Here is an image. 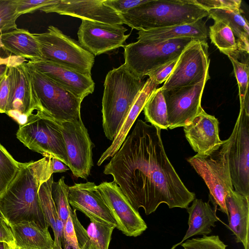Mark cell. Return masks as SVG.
Masks as SVG:
<instances>
[{
	"instance_id": "obj_16",
	"label": "cell",
	"mask_w": 249,
	"mask_h": 249,
	"mask_svg": "<svg viewBox=\"0 0 249 249\" xmlns=\"http://www.w3.org/2000/svg\"><path fill=\"white\" fill-rule=\"evenodd\" d=\"M9 95L5 113L18 111L29 117L34 112L43 111L34 88L26 62L8 66Z\"/></svg>"
},
{
	"instance_id": "obj_14",
	"label": "cell",
	"mask_w": 249,
	"mask_h": 249,
	"mask_svg": "<svg viewBox=\"0 0 249 249\" xmlns=\"http://www.w3.org/2000/svg\"><path fill=\"white\" fill-rule=\"evenodd\" d=\"M97 187L116 220V228L123 233L137 237L147 229V225L139 212L115 182H103Z\"/></svg>"
},
{
	"instance_id": "obj_48",
	"label": "cell",
	"mask_w": 249,
	"mask_h": 249,
	"mask_svg": "<svg viewBox=\"0 0 249 249\" xmlns=\"http://www.w3.org/2000/svg\"><path fill=\"white\" fill-rule=\"evenodd\" d=\"M82 249H97L89 240L86 242Z\"/></svg>"
},
{
	"instance_id": "obj_33",
	"label": "cell",
	"mask_w": 249,
	"mask_h": 249,
	"mask_svg": "<svg viewBox=\"0 0 249 249\" xmlns=\"http://www.w3.org/2000/svg\"><path fill=\"white\" fill-rule=\"evenodd\" d=\"M17 161L0 143V195L6 189L19 169Z\"/></svg>"
},
{
	"instance_id": "obj_13",
	"label": "cell",
	"mask_w": 249,
	"mask_h": 249,
	"mask_svg": "<svg viewBox=\"0 0 249 249\" xmlns=\"http://www.w3.org/2000/svg\"><path fill=\"white\" fill-rule=\"evenodd\" d=\"M210 79L206 77L195 84L175 89H162L169 129L184 126L200 112L204 89Z\"/></svg>"
},
{
	"instance_id": "obj_54",
	"label": "cell",
	"mask_w": 249,
	"mask_h": 249,
	"mask_svg": "<svg viewBox=\"0 0 249 249\" xmlns=\"http://www.w3.org/2000/svg\"><path fill=\"white\" fill-rule=\"evenodd\" d=\"M0 217H2L1 216V214H0Z\"/></svg>"
},
{
	"instance_id": "obj_10",
	"label": "cell",
	"mask_w": 249,
	"mask_h": 249,
	"mask_svg": "<svg viewBox=\"0 0 249 249\" xmlns=\"http://www.w3.org/2000/svg\"><path fill=\"white\" fill-rule=\"evenodd\" d=\"M26 65L43 111L60 123L81 120L80 108L83 100Z\"/></svg>"
},
{
	"instance_id": "obj_24",
	"label": "cell",
	"mask_w": 249,
	"mask_h": 249,
	"mask_svg": "<svg viewBox=\"0 0 249 249\" xmlns=\"http://www.w3.org/2000/svg\"><path fill=\"white\" fill-rule=\"evenodd\" d=\"M14 244L19 249H52L53 240L48 228L33 221H23L10 226Z\"/></svg>"
},
{
	"instance_id": "obj_29",
	"label": "cell",
	"mask_w": 249,
	"mask_h": 249,
	"mask_svg": "<svg viewBox=\"0 0 249 249\" xmlns=\"http://www.w3.org/2000/svg\"><path fill=\"white\" fill-rule=\"evenodd\" d=\"M143 110L146 122L160 130L169 128L167 107L161 87L153 92Z\"/></svg>"
},
{
	"instance_id": "obj_7",
	"label": "cell",
	"mask_w": 249,
	"mask_h": 249,
	"mask_svg": "<svg viewBox=\"0 0 249 249\" xmlns=\"http://www.w3.org/2000/svg\"><path fill=\"white\" fill-rule=\"evenodd\" d=\"M39 44L43 60L91 76L95 56L78 41L49 26L43 33L34 34Z\"/></svg>"
},
{
	"instance_id": "obj_11",
	"label": "cell",
	"mask_w": 249,
	"mask_h": 249,
	"mask_svg": "<svg viewBox=\"0 0 249 249\" xmlns=\"http://www.w3.org/2000/svg\"><path fill=\"white\" fill-rule=\"evenodd\" d=\"M208 48L206 40L193 39L182 51L172 72L161 87L162 89L194 85L210 77Z\"/></svg>"
},
{
	"instance_id": "obj_4",
	"label": "cell",
	"mask_w": 249,
	"mask_h": 249,
	"mask_svg": "<svg viewBox=\"0 0 249 249\" xmlns=\"http://www.w3.org/2000/svg\"><path fill=\"white\" fill-rule=\"evenodd\" d=\"M120 15L132 29L148 30L192 23L208 16V12L193 0H148Z\"/></svg>"
},
{
	"instance_id": "obj_44",
	"label": "cell",
	"mask_w": 249,
	"mask_h": 249,
	"mask_svg": "<svg viewBox=\"0 0 249 249\" xmlns=\"http://www.w3.org/2000/svg\"><path fill=\"white\" fill-rule=\"evenodd\" d=\"M26 62V59L15 55H9L5 58L0 56V65H5L8 66H16Z\"/></svg>"
},
{
	"instance_id": "obj_15",
	"label": "cell",
	"mask_w": 249,
	"mask_h": 249,
	"mask_svg": "<svg viewBox=\"0 0 249 249\" xmlns=\"http://www.w3.org/2000/svg\"><path fill=\"white\" fill-rule=\"evenodd\" d=\"M82 22L77 32L78 42L94 56L124 46L129 36L123 24H111L87 19Z\"/></svg>"
},
{
	"instance_id": "obj_38",
	"label": "cell",
	"mask_w": 249,
	"mask_h": 249,
	"mask_svg": "<svg viewBox=\"0 0 249 249\" xmlns=\"http://www.w3.org/2000/svg\"><path fill=\"white\" fill-rule=\"evenodd\" d=\"M197 5L205 9H240V0H193Z\"/></svg>"
},
{
	"instance_id": "obj_31",
	"label": "cell",
	"mask_w": 249,
	"mask_h": 249,
	"mask_svg": "<svg viewBox=\"0 0 249 249\" xmlns=\"http://www.w3.org/2000/svg\"><path fill=\"white\" fill-rule=\"evenodd\" d=\"M214 21L208 31L212 42L221 52L237 50L236 39L231 28L221 21Z\"/></svg>"
},
{
	"instance_id": "obj_18",
	"label": "cell",
	"mask_w": 249,
	"mask_h": 249,
	"mask_svg": "<svg viewBox=\"0 0 249 249\" xmlns=\"http://www.w3.org/2000/svg\"><path fill=\"white\" fill-rule=\"evenodd\" d=\"M40 11L107 24H124L120 14L106 5L104 0H57Z\"/></svg>"
},
{
	"instance_id": "obj_17",
	"label": "cell",
	"mask_w": 249,
	"mask_h": 249,
	"mask_svg": "<svg viewBox=\"0 0 249 249\" xmlns=\"http://www.w3.org/2000/svg\"><path fill=\"white\" fill-rule=\"evenodd\" d=\"M68 200L74 210L83 213L90 221L117 227L116 220L94 182L87 181L69 186Z\"/></svg>"
},
{
	"instance_id": "obj_1",
	"label": "cell",
	"mask_w": 249,
	"mask_h": 249,
	"mask_svg": "<svg viewBox=\"0 0 249 249\" xmlns=\"http://www.w3.org/2000/svg\"><path fill=\"white\" fill-rule=\"evenodd\" d=\"M132 206L146 215L161 203L187 209L196 198L185 186L165 151L161 130L138 120L121 147L104 168Z\"/></svg>"
},
{
	"instance_id": "obj_12",
	"label": "cell",
	"mask_w": 249,
	"mask_h": 249,
	"mask_svg": "<svg viewBox=\"0 0 249 249\" xmlns=\"http://www.w3.org/2000/svg\"><path fill=\"white\" fill-rule=\"evenodd\" d=\"M68 160L67 166L76 178L87 179L93 165L94 146L82 120L61 123Z\"/></svg>"
},
{
	"instance_id": "obj_22",
	"label": "cell",
	"mask_w": 249,
	"mask_h": 249,
	"mask_svg": "<svg viewBox=\"0 0 249 249\" xmlns=\"http://www.w3.org/2000/svg\"><path fill=\"white\" fill-rule=\"evenodd\" d=\"M158 86V85L151 78L149 77L145 81L118 134L114 137L110 145L99 159L97 163L98 166H100L107 159L112 158L119 150L138 116L143 110L148 98Z\"/></svg>"
},
{
	"instance_id": "obj_25",
	"label": "cell",
	"mask_w": 249,
	"mask_h": 249,
	"mask_svg": "<svg viewBox=\"0 0 249 249\" xmlns=\"http://www.w3.org/2000/svg\"><path fill=\"white\" fill-rule=\"evenodd\" d=\"M138 38L156 41H164L180 38H191L206 40L208 31L205 22L200 19L196 22L176 25L148 30H139Z\"/></svg>"
},
{
	"instance_id": "obj_37",
	"label": "cell",
	"mask_w": 249,
	"mask_h": 249,
	"mask_svg": "<svg viewBox=\"0 0 249 249\" xmlns=\"http://www.w3.org/2000/svg\"><path fill=\"white\" fill-rule=\"evenodd\" d=\"M17 12L20 15L33 13L55 3L57 0H14Z\"/></svg>"
},
{
	"instance_id": "obj_35",
	"label": "cell",
	"mask_w": 249,
	"mask_h": 249,
	"mask_svg": "<svg viewBox=\"0 0 249 249\" xmlns=\"http://www.w3.org/2000/svg\"><path fill=\"white\" fill-rule=\"evenodd\" d=\"M19 16L14 0H0V34L17 28Z\"/></svg>"
},
{
	"instance_id": "obj_6",
	"label": "cell",
	"mask_w": 249,
	"mask_h": 249,
	"mask_svg": "<svg viewBox=\"0 0 249 249\" xmlns=\"http://www.w3.org/2000/svg\"><path fill=\"white\" fill-rule=\"evenodd\" d=\"M16 137L29 149L43 157H54L68 165L61 123L44 111L32 114L25 124L19 126Z\"/></svg>"
},
{
	"instance_id": "obj_30",
	"label": "cell",
	"mask_w": 249,
	"mask_h": 249,
	"mask_svg": "<svg viewBox=\"0 0 249 249\" xmlns=\"http://www.w3.org/2000/svg\"><path fill=\"white\" fill-rule=\"evenodd\" d=\"M221 53L228 57L232 65L239 89L240 105H241L249 96L248 93L249 53L238 50L224 51Z\"/></svg>"
},
{
	"instance_id": "obj_52",
	"label": "cell",
	"mask_w": 249,
	"mask_h": 249,
	"mask_svg": "<svg viewBox=\"0 0 249 249\" xmlns=\"http://www.w3.org/2000/svg\"><path fill=\"white\" fill-rule=\"evenodd\" d=\"M8 249H19L14 244L8 245Z\"/></svg>"
},
{
	"instance_id": "obj_50",
	"label": "cell",
	"mask_w": 249,
	"mask_h": 249,
	"mask_svg": "<svg viewBox=\"0 0 249 249\" xmlns=\"http://www.w3.org/2000/svg\"><path fill=\"white\" fill-rule=\"evenodd\" d=\"M7 66L5 65H0V75L4 72L7 68Z\"/></svg>"
},
{
	"instance_id": "obj_47",
	"label": "cell",
	"mask_w": 249,
	"mask_h": 249,
	"mask_svg": "<svg viewBox=\"0 0 249 249\" xmlns=\"http://www.w3.org/2000/svg\"><path fill=\"white\" fill-rule=\"evenodd\" d=\"M63 249H81L79 246L74 245L71 243L65 242L63 247Z\"/></svg>"
},
{
	"instance_id": "obj_46",
	"label": "cell",
	"mask_w": 249,
	"mask_h": 249,
	"mask_svg": "<svg viewBox=\"0 0 249 249\" xmlns=\"http://www.w3.org/2000/svg\"><path fill=\"white\" fill-rule=\"evenodd\" d=\"M53 173L64 172L70 169L69 167L59 160L52 157Z\"/></svg>"
},
{
	"instance_id": "obj_2",
	"label": "cell",
	"mask_w": 249,
	"mask_h": 249,
	"mask_svg": "<svg viewBox=\"0 0 249 249\" xmlns=\"http://www.w3.org/2000/svg\"><path fill=\"white\" fill-rule=\"evenodd\" d=\"M52 175V156L19 162L16 176L0 195V214L9 226L33 221L49 228L39 203L38 191Z\"/></svg>"
},
{
	"instance_id": "obj_32",
	"label": "cell",
	"mask_w": 249,
	"mask_h": 249,
	"mask_svg": "<svg viewBox=\"0 0 249 249\" xmlns=\"http://www.w3.org/2000/svg\"><path fill=\"white\" fill-rule=\"evenodd\" d=\"M68 186L65 182L64 177L57 181H53L51 188L52 196L60 219L64 226L70 215L71 208L68 200Z\"/></svg>"
},
{
	"instance_id": "obj_9",
	"label": "cell",
	"mask_w": 249,
	"mask_h": 249,
	"mask_svg": "<svg viewBox=\"0 0 249 249\" xmlns=\"http://www.w3.org/2000/svg\"><path fill=\"white\" fill-rule=\"evenodd\" d=\"M227 140L229 164L233 189L249 198V97L240 105L234 127Z\"/></svg>"
},
{
	"instance_id": "obj_20",
	"label": "cell",
	"mask_w": 249,
	"mask_h": 249,
	"mask_svg": "<svg viewBox=\"0 0 249 249\" xmlns=\"http://www.w3.org/2000/svg\"><path fill=\"white\" fill-rule=\"evenodd\" d=\"M26 64L78 98L83 100L94 91L95 83L91 76L44 60H29Z\"/></svg>"
},
{
	"instance_id": "obj_5",
	"label": "cell",
	"mask_w": 249,
	"mask_h": 249,
	"mask_svg": "<svg viewBox=\"0 0 249 249\" xmlns=\"http://www.w3.org/2000/svg\"><path fill=\"white\" fill-rule=\"evenodd\" d=\"M137 41L124 45V64L140 79L165 63L178 58L193 39L180 38L156 41L137 38Z\"/></svg>"
},
{
	"instance_id": "obj_34",
	"label": "cell",
	"mask_w": 249,
	"mask_h": 249,
	"mask_svg": "<svg viewBox=\"0 0 249 249\" xmlns=\"http://www.w3.org/2000/svg\"><path fill=\"white\" fill-rule=\"evenodd\" d=\"M115 228L114 225L90 221L86 231L90 242L97 249H108L112 233Z\"/></svg>"
},
{
	"instance_id": "obj_42",
	"label": "cell",
	"mask_w": 249,
	"mask_h": 249,
	"mask_svg": "<svg viewBox=\"0 0 249 249\" xmlns=\"http://www.w3.org/2000/svg\"><path fill=\"white\" fill-rule=\"evenodd\" d=\"M64 236L65 242H67L78 246L71 213L64 226Z\"/></svg>"
},
{
	"instance_id": "obj_8",
	"label": "cell",
	"mask_w": 249,
	"mask_h": 249,
	"mask_svg": "<svg viewBox=\"0 0 249 249\" xmlns=\"http://www.w3.org/2000/svg\"><path fill=\"white\" fill-rule=\"evenodd\" d=\"M228 142L225 140L221 147L208 156L197 154L187 159L188 162L202 178L207 186L210 200L215 208L229 217L225 198L233 189L231 178L228 156Z\"/></svg>"
},
{
	"instance_id": "obj_26",
	"label": "cell",
	"mask_w": 249,
	"mask_h": 249,
	"mask_svg": "<svg viewBox=\"0 0 249 249\" xmlns=\"http://www.w3.org/2000/svg\"><path fill=\"white\" fill-rule=\"evenodd\" d=\"M186 209L189 214V228L180 242L181 243L194 235H207L211 233V228L215 226V223L218 219L215 210H213L209 202L195 198L191 207Z\"/></svg>"
},
{
	"instance_id": "obj_39",
	"label": "cell",
	"mask_w": 249,
	"mask_h": 249,
	"mask_svg": "<svg viewBox=\"0 0 249 249\" xmlns=\"http://www.w3.org/2000/svg\"><path fill=\"white\" fill-rule=\"evenodd\" d=\"M148 0H104V3L120 14H125Z\"/></svg>"
},
{
	"instance_id": "obj_3",
	"label": "cell",
	"mask_w": 249,
	"mask_h": 249,
	"mask_svg": "<svg viewBox=\"0 0 249 249\" xmlns=\"http://www.w3.org/2000/svg\"><path fill=\"white\" fill-rule=\"evenodd\" d=\"M145 81L124 64L107 74L102 98V126L106 137L113 141L118 134Z\"/></svg>"
},
{
	"instance_id": "obj_27",
	"label": "cell",
	"mask_w": 249,
	"mask_h": 249,
	"mask_svg": "<svg viewBox=\"0 0 249 249\" xmlns=\"http://www.w3.org/2000/svg\"><path fill=\"white\" fill-rule=\"evenodd\" d=\"M208 17L214 20H220L229 26L237 37V50L249 53V22L240 9H210Z\"/></svg>"
},
{
	"instance_id": "obj_23",
	"label": "cell",
	"mask_w": 249,
	"mask_h": 249,
	"mask_svg": "<svg viewBox=\"0 0 249 249\" xmlns=\"http://www.w3.org/2000/svg\"><path fill=\"white\" fill-rule=\"evenodd\" d=\"M0 48L13 55L30 60H42L38 42L34 34L25 29L16 28L0 34Z\"/></svg>"
},
{
	"instance_id": "obj_51",
	"label": "cell",
	"mask_w": 249,
	"mask_h": 249,
	"mask_svg": "<svg viewBox=\"0 0 249 249\" xmlns=\"http://www.w3.org/2000/svg\"><path fill=\"white\" fill-rule=\"evenodd\" d=\"M52 249H63L62 245L58 244H55L53 243V246Z\"/></svg>"
},
{
	"instance_id": "obj_28",
	"label": "cell",
	"mask_w": 249,
	"mask_h": 249,
	"mask_svg": "<svg viewBox=\"0 0 249 249\" xmlns=\"http://www.w3.org/2000/svg\"><path fill=\"white\" fill-rule=\"evenodd\" d=\"M53 182L52 175L40 186L38 191L39 201L45 220L53 231L54 244L61 245L63 248L65 243L64 225L59 217L52 196L51 188Z\"/></svg>"
},
{
	"instance_id": "obj_41",
	"label": "cell",
	"mask_w": 249,
	"mask_h": 249,
	"mask_svg": "<svg viewBox=\"0 0 249 249\" xmlns=\"http://www.w3.org/2000/svg\"><path fill=\"white\" fill-rule=\"evenodd\" d=\"M9 79L8 66L0 75V113H5L9 95Z\"/></svg>"
},
{
	"instance_id": "obj_43",
	"label": "cell",
	"mask_w": 249,
	"mask_h": 249,
	"mask_svg": "<svg viewBox=\"0 0 249 249\" xmlns=\"http://www.w3.org/2000/svg\"><path fill=\"white\" fill-rule=\"evenodd\" d=\"M0 242L8 245L14 244V239L10 226L2 218L0 217Z\"/></svg>"
},
{
	"instance_id": "obj_49",
	"label": "cell",
	"mask_w": 249,
	"mask_h": 249,
	"mask_svg": "<svg viewBox=\"0 0 249 249\" xmlns=\"http://www.w3.org/2000/svg\"><path fill=\"white\" fill-rule=\"evenodd\" d=\"M0 249H8V245L6 243L0 242Z\"/></svg>"
},
{
	"instance_id": "obj_40",
	"label": "cell",
	"mask_w": 249,
	"mask_h": 249,
	"mask_svg": "<svg viewBox=\"0 0 249 249\" xmlns=\"http://www.w3.org/2000/svg\"><path fill=\"white\" fill-rule=\"evenodd\" d=\"M178 59V58L174 59L158 68L150 72L148 76L158 85L164 82L172 72Z\"/></svg>"
},
{
	"instance_id": "obj_19",
	"label": "cell",
	"mask_w": 249,
	"mask_h": 249,
	"mask_svg": "<svg viewBox=\"0 0 249 249\" xmlns=\"http://www.w3.org/2000/svg\"><path fill=\"white\" fill-rule=\"evenodd\" d=\"M185 137L197 155L208 156L218 150L224 141L219 135V122L203 108L191 122L183 126Z\"/></svg>"
},
{
	"instance_id": "obj_21",
	"label": "cell",
	"mask_w": 249,
	"mask_h": 249,
	"mask_svg": "<svg viewBox=\"0 0 249 249\" xmlns=\"http://www.w3.org/2000/svg\"><path fill=\"white\" fill-rule=\"evenodd\" d=\"M225 203L228 227L235 235L236 242L241 243L244 249H249V198L232 190L226 196Z\"/></svg>"
},
{
	"instance_id": "obj_53",
	"label": "cell",
	"mask_w": 249,
	"mask_h": 249,
	"mask_svg": "<svg viewBox=\"0 0 249 249\" xmlns=\"http://www.w3.org/2000/svg\"><path fill=\"white\" fill-rule=\"evenodd\" d=\"M181 242H180V243H178V244H177L174 245L172 247V248H171V249H176V248L178 245H180V244H181Z\"/></svg>"
},
{
	"instance_id": "obj_36",
	"label": "cell",
	"mask_w": 249,
	"mask_h": 249,
	"mask_svg": "<svg viewBox=\"0 0 249 249\" xmlns=\"http://www.w3.org/2000/svg\"><path fill=\"white\" fill-rule=\"evenodd\" d=\"M180 245L184 249H226L227 247L219 236L214 235L188 239Z\"/></svg>"
},
{
	"instance_id": "obj_45",
	"label": "cell",
	"mask_w": 249,
	"mask_h": 249,
	"mask_svg": "<svg viewBox=\"0 0 249 249\" xmlns=\"http://www.w3.org/2000/svg\"><path fill=\"white\" fill-rule=\"evenodd\" d=\"M6 114L14 119L19 124V126L25 124L29 118L27 116L14 110H9Z\"/></svg>"
}]
</instances>
